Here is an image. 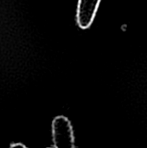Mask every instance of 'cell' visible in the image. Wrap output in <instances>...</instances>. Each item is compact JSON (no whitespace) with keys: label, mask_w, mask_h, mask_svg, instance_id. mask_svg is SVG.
Here are the masks:
<instances>
[{"label":"cell","mask_w":147,"mask_h":148,"mask_svg":"<svg viewBox=\"0 0 147 148\" xmlns=\"http://www.w3.org/2000/svg\"><path fill=\"white\" fill-rule=\"evenodd\" d=\"M10 148H27V147L22 143H13L10 145Z\"/></svg>","instance_id":"obj_3"},{"label":"cell","mask_w":147,"mask_h":148,"mask_svg":"<svg viewBox=\"0 0 147 148\" xmlns=\"http://www.w3.org/2000/svg\"><path fill=\"white\" fill-rule=\"evenodd\" d=\"M101 0H79L76 19L81 29H88L93 23Z\"/></svg>","instance_id":"obj_2"},{"label":"cell","mask_w":147,"mask_h":148,"mask_svg":"<svg viewBox=\"0 0 147 148\" xmlns=\"http://www.w3.org/2000/svg\"><path fill=\"white\" fill-rule=\"evenodd\" d=\"M52 139L55 148H75L73 127L67 117L59 115L53 120Z\"/></svg>","instance_id":"obj_1"}]
</instances>
